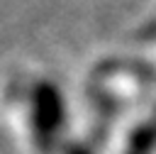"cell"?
<instances>
[{
  "instance_id": "obj_1",
  "label": "cell",
  "mask_w": 156,
  "mask_h": 154,
  "mask_svg": "<svg viewBox=\"0 0 156 154\" xmlns=\"http://www.w3.org/2000/svg\"><path fill=\"white\" fill-rule=\"evenodd\" d=\"M58 122H61V98L49 83H41L34 93V132L41 147H46L44 142L51 139Z\"/></svg>"
}]
</instances>
